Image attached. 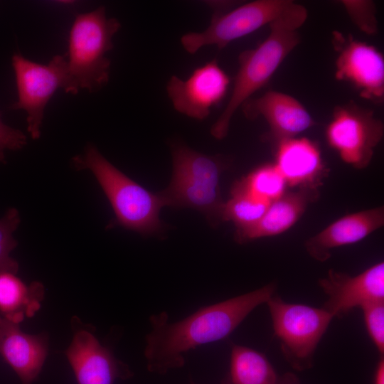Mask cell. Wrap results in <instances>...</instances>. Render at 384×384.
<instances>
[{"instance_id": "obj_1", "label": "cell", "mask_w": 384, "mask_h": 384, "mask_svg": "<svg viewBox=\"0 0 384 384\" xmlns=\"http://www.w3.org/2000/svg\"><path fill=\"white\" fill-rule=\"evenodd\" d=\"M270 283L252 292L203 306L190 316L169 321L165 311L149 318L144 357L149 371L165 374L185 364L184 353L201 345L228 336L259 305L275 294Z\"/></svg>"}, {"instance_id": "obj_2", "label": "cell", "mask_w": 384, "mask_h": 384, "mask_svg": "<svg viewBox=\"0 0 384 384\" xmlns=\"http://www.w3.org/2000/svg\"><path fill=\"white\" fill-rule=\"evenodd\" d=\"M307 11L293 2L287 11L269 26L268 36L257 48L241 53L239 68L232 92L223 111L212 125L211 134L218 139L225 138L230 121L239 107L253 93L265 86L274 72L299 43L297 29L306 21Z\"/></svg>"}, {"instance_id": "obj_3", "label": "cell", "mask_w": 384, "mask_h": 384, "mask_svg": "<svg viewBox=\"0 0 384 384\" xmlns=\"http://www.w3.org/2000/svg\"><path fill=\"white\" fill-rule=\"evenodd\" d=\"M78 170H90L108 198L117 223L143 235L159 232L163 225L159 212L165 206L158 193L138 184L113 166L92 144L72 159Z\"/></svg>"}, {"instance_id": "obj_4", "label": "cell", "mask_w": 384, "mask_h": 384, "mask_svg": "<svg viewBox=\"0 0 384 384\" xmlns=\"http://www.w3.org/2000/svg\"><path fill=\"white\" fill-rule=\"evenodd\" d=\"M120 28L119 21L108 18L103 6L75 17L69 36L66 92L75 95L80 89L95 92L107 84L111 61L107 53Z\"/></svg>"}, {"instance_id": "obj_5", "label": "cell", "mask_w": 384, "mask_h": 384, "mask_svg": "<svg viewBox=\"0 0 384 384\" xmlns=\"http://www.w3.org/2000/svg\"><path fill=\"white\" fill-rule=\"evenodd\" d=\"M267 304L284 358L297 370L311 368L315 350L333 315L323 307L287 303L275 294Z\"/></svg>"}, {"instance_id": "obj_6", "label": "cell", "mask_w": 384, "mask_h": 384, "mask_svg": "<svg viewBox=\"0 0 384 384\" xmlns=\"http://www.w3.org/2000/svg\"><path fill=\"white\" fill-rule=\"evenodd\" d=\"M292 2L289 0H257L225 11L213 12L208 26L202 31L183 35L181 46L190 54L208 46L223 49L232 41L263 26L270 25L279 18Z\"/></svg>"}, {"instance_id": "obj_7", "label": "cell", "mask_w": 384, "mask_h": 384, "mask_svg": "<svg viewBox=\"0 0 384 384\" xmlns=\"http://www.w3.org/2000/svg\"><path fill=\"white\" fill-rule=\"evenodd\" d=\"M18 100L12 110L27 113V130L33 139L41 136L44 110L58 88L67 90L69 85L68 63L64 55H55L46 65L39 64L16 53L12 56Z\"/></svg>"}, {"instance_id": "obj_8", "label": "cell", "mask_w": 384, "mask_h": 384, "mask_svg": "<svg viewBox=\"0 0 384 384\" xmlns=\"http://www.w3.org/2000/svg\"><path fill=\"white\" fill-rule=\"evenodd\" d=\"M383 132V122L372 111L351 102L335 107L326 137L343 162L362 169L370 164Z\"/></svg>"}, {"instance_id": "obj_9", "label": "cell", "mask_w": 384, "mask_h": 384, "mask_svg": "<svg viewBox=\"0 0 384 384\" xmlns=\"http://www.w3.org/2000/svg\"><path fill=\"white\" fill-rule=\"evenodd\" d=\"M337 53L335 77L356 88L364 99L380 104L384 98V59L371 45L333 32Z\"/></svg>"}, {"instance_id": "obj_10", "label": "cell", "mask_w": 384, "mask_h": 384, "mask_svg": "<svg viewBox=\"0 0 384 384\" xmlns=\"http://www.w3.org/2000/svg\"><path fill=\"white\" fill-rule=\"evenodd\" d=\"M230 84L228 74L213 60L195 69L186 80L171 76L166 92L178 112L203 120L224 99Z\"/></svg>"}, {"instance_id": "obj_11", "label": "cell", "mask_w": 384, "mask_h": 384, "mask_svg": "<svg viewBox=\"0 0 384 384\" xmlns=\"http://www.w3.org/2000/svg\"><path fill=\"white\" fill-rule=\"evenodd\" d=\"M319 285L327 296L322 307L334 318H342L355 308L384 301V262L356 276L330 270L319 280Z\"/></svg>"}, {"instance_id": "obj_12", "label": "cell", "mask_w": 384, "mask_h": 384, "mask_svg": "<svg viewBox=\"0 0 384 384\" xmlns=\"http://www.w3.org/2000/svg\"><path fill=\"white\" fill-rule=\"evenodd\" d=\"M65 355L78 384H114L117 378L131 375L125 365L85 329L75 333Z\"/></svg>"}, {"instance_id": "obj_13", "label": "cell", "mask_w": 384, "mask_h": 384, "mask_svg": "<svg viewBox=\"0 0 384 384\" xmlns=\"http://www.w3.org/2000/svg\"><path fill=\"white\" fill-rule=\"evenodd\" d=\"M241 107L247 119L262 117L268 123L271 137L277 144L294 138L316 124L297 99L277 91H268L260 97L249 99Z\"/></svg>"}, {"instance_id": "obj_14", "label": "cell", "mask_w": 384, "mask_h": 384, "mask_svg": "<svg viewBox=\"0 0 384 384\" xmlns=\"http://www.w3.org/2000/svg\"><path fill=\"white\" fill-rule=\"evenodd\" d=\"M383 225V206L351 213L309 238L305 242V249L314 260L325 262L334 248L359 242Z\"/></svg>"}, {"instance_id": "obj_15", "label": "cell", "mask_w": 384, "mask_h": 384, "mask_svg": "<svg viewBox=\"0 0 384 384\" xmlns=\"http://www.w3.org/2000/svg\"><path fill=\"white\" fill-rule=\"evenodd\" d=\"M48 353L44 335L23 333L18 324L0 316V354L22 384H32L38 376Z\"/></svg>"}, {"instance_id": "obj_16", "label": "cell", "mask_w": 384, "mask_h": 384, "mask_svg": "<svg viewBox=\"0 0 384 384\" xmlns=\"http://www.w3.org/2000/svg\"><path fill=\"white\" fill-rule=\"evenodd\" d=\"M318 196L317 187H301L297 191L285 192L270 203L256 223L246 228L236 229V241L245 243L287 231L297 223L309 204Z\"/></svg>"}, {"instance_id": "obj_17", "label": "cell", "mask_w": 384, "mask_h": 384, "mask_svg": "<svg viewBox=\"0 0 384 384\" xmlns=\"http://www.w3.org/2000/svg\"><path fill=\"white\" fill-rule=\"evenodd\" d=\"M165 206L191 208L210 220L221 219L224 203L218 182L200 174H173L167 188L159 193Z\"/></svg>"}, {"instance_id": "obj_18", "label": "cell", "mask_w": 384, "mask_h": 384, "mask_svg": "<svg viewBox=\"0 0 384 384\" xmlns=\"http://www.w3.org/2000/svg\"><path fill=\"white\" fill-rule=\"evenodd\" d=\"M277 144L274 165L287 185L317 187L324 169L317 146L306 138H291Z\"/></svg>"}, {"instance_id": "obj_19", "label": "cell", "mask_w": 384, "mask_h": 384, "mask_svg": "<svg viewBox=\"0 0 384 384\" xmlns=\"http://www.w3.org/2000/svg\"><path fill=\"white\" fill-rule=\"evenodd\" d=\"M43 285L33 282L26 285L16 274L0 273V312L15 324L32 317L41 307Z\"/></svg>"}, {"instance_id": "obj_20", "label": "cell", "mask_w": 384, "mask_h": 384, "mask_svg": "<svg viewBox=\"0 0 384 384\" xmlns=\"http://www.w3.org/2000/svg\"><path fill=\"white\" fill-rule=\"evenodd\" d=\"M230 384H282L273 366L262 353L233 345L230 353Z\"/></svg>"}, {"instance_id": "obj_21", "label": "cell", "mask_w": 384, "mask_h": 384, "mask_svg": "<svg viewBox=\"0 0 384 384\" xmlns=\"http://www.w3.org/2000/svg\"><path fill=\"white\" fill-rule=\"evenodd\" d=\"M230 193V199L224 203L221 220L232 221L237 229L256 223L270 203L252 193L242 180L233 185Z\"/></svg>"}, {"instance_id": "obj_22", "label": "cell", "mask_w": 384, "mask_h": 384, "mask_svg": "<svg viewBox=\"0 0 384 384\" xmlns=\"http://www.w3.org/2000/svg\"><path fill=\"white\" fill-rule=\"evenodd\" d=\"M246 188L257 197L272 202L285 193L287 183L275 165H265L242 179Z\"/></svg>"}, {"instance_id": "obj_23", "label": "cell", "mask_w": 384, "mask_h": 384, "mask_svg": "<svg viewBox=\"0 0 384 384\" xmlns=\"http://www.w3.org/2000/svg\"><path fill=\"white\" fill-rule=\"evenodd\" d=\"M20 215L15 208L9 209L0 219V273L16 274L18 262L10 257V252L17 246L13 233L20 223Z\"/></svg>"}, {"instance_id": "obj_24", "label": "cell", "mask_w": 384, "mask_h": 384, "mask_svg": "<svg viewBox=\"0 0 384 384\" xmlns=\"http://www.w3.org/2000/svg\"><path fill=\"white\" fill-rule=\"evenodd\" d=\"M341 4L348 15L363 32L374 34L378 31L375 5L371 1L346 0Z\"/></svg>"}, {"instance_id": "obj_25", "label": "cell", "mask_w": 384, "mask_h": 384, "mask_svg": "<svg viewBox=\"0 0 384 384\" xmlns=\"http://www.w3.org/2000/svg\"><path fill=\"white\" fill-rule=\"evenodd\" d=\"M368 334L380 354L384 352V301L368 304L361 308Z\"/></svg>"}, {"instance_id": "obj_26", "label": "cell", "mask_w": 384, "mask_h": 384, "mask_svg": "<svg viewBox=\"0 0 384 384\" xmlns=\"http://www.w3.org/2000/svg\"><path fill=\"white\" fill-rule=\"evenodd\" d=\"M26 144V137L19 129L5 124L0 112V163H5V151L18 150Z\"/></svg>"}, {"instance_id": "obj_27", "label": "cell", "mask_w": 384, "mask_h": 384, "mask_svg": "<svg viewBox=\"0 0 384 384\" xmlns=\"http://www.w3.org/2000/svg\"><path fill=\"white\" fill-rule=\"evenodd\" d=\"M374 384H384V360L378 362L374 375Z\"/></svg>"}, {"instance_id": "obj_28", "label": "cell", "mask_w": 384, "mask_h": 384, "mask_svg": "<svg viewBox=\"0 0 384 384\" xmlns=\"http://www.w3.org/2000/svg\"><path fill=\"white\" fill-rule=\"evenodd\" d=\"M191 384H195V383H192Z\"/></svg>"}]
</instances>
